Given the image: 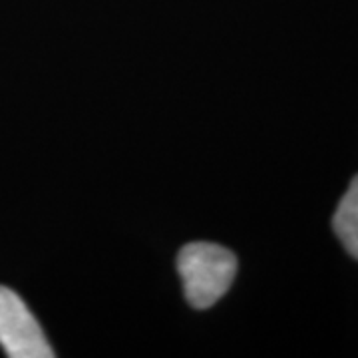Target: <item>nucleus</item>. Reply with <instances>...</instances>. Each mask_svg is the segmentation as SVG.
<instances>
[{"instance_id": "obj_1", "label": "nucleus", "mask_w": 358, "mask_h": 358, "mask_svg": "<svg viewBox=\"0 0 358 358\" xmlns=\"http://www.w3.org/2000/svg\"><path fill=\"white\" fill-rule=\"evenodd\" d=\"M183 293L193 308H209L229 291L237 273V257L215 243H189L178 255Z\"/></svg>"}, {"instance_id": "obj_2", "label": "nucleus", "mask_w": 358, "mask_h": 358, "mask_svg": "<svg viewBox=\"0 0 358 358\" xmlns=\"http://www.w3.org/2000/svg\"><path fill=\"white\" fill-rule=\"evenodd\" d=\"M0 346L10 358H54L36 317L13 289L0 285Z\"/></svg>"}, {"instance_id": "obj_3", "label": "nucleus", "mask_w": 358, "mask_h": 358, "mask_svg": "<svg viewBox=\"0 0 358 358\" xmlns=\"http://www.w3.org/2000/svg\"><path fill=\"white\" fill-rule=\"evenodd\" d=\"M333 229L346 251L358 259V176L350 181L334 211Z\"/></svg>"}]
</instances>
